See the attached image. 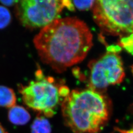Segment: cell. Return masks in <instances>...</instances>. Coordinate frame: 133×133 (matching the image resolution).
Returning <instances> with one entry per match:
<instances>
[{
	"mask_svg": "<svg viewBox=\"0 0 133 133\" xmlns=\"http://www.w3.org/2000/svg\"><path fill=\"white\" fill-rule=\"evenodd\" d=\"M33 41L42 61L62 72L84 60L93 45V36L83 21L66 17L42 29Z\"/></svg>",
	"mask_w": 133,
	"mask_h": 133,
	"instance_id": "obj_1",
	"label": "cell"
},
{
	"mask_svg": "<svg viewBox=\"0 0 133 133\" xmlns=\"http://www.w3.org/2000/svg\"><path fill=\"white\" fill-rule=\"evenodd\" d=\"M110 104L100 92L91 89L72 90L63 100L62 115L75 133H98L110 116Z\"/></svg>",
	"mask_w": 133,
	"mask_h": 133,
	"instance_id": "obj_2",
	"label": "cell"
},
{
	"mask_svg": "<svg viewBox=\"0 0 133 133\" xmlns=\"http://www.w3.org/2000/svg\"><path fill=\"white\" fill-rule=\"evenodd\" d=\"M93 16L103 33L122 38L133 34V0L95 1Z\"/></svg>",
	"mask_w": 133,
	"mask_h": 133,
	"instance_id": "obj_3",
	"label": "cell"
},
{
	"mask_svg": "<svg viewBox=\"0 0 133 133\" xmlns=\"http://www.w3.org/2000/svg\"><path fill=\"white\" fill-rule=\"evenodd\" d=\"M36 78L27 85L19 86V93L25 105L30 109L38 115L51 117L60 103L61 86L55 83L52 77L44 76L40 70L36 71Z\"/></svg>",
	"mask_w": 133,
	"mask_h": 133,
	"instance_id": "obj_4",
	"label": "cell"
},
{
	"mask_svg": "<svg viewBox=\"0 0 133 133\" xmlns=\"http://www.w3.org/2000/svg\"><path fill=\"white\" fill-rule=\"evenodd\" d=\"M64 8V1L23 0L15 5V12L25 27L43 29L59 19Z\"/></svg>",
	"mask_w": 133,
	"mask_h": 133,
	"instance_id": "obj_5",
	"label": "cell"
},
{
	"mask_svg": "<svg viewBox=\"0 0 133 133\" xmlns=\"http://www.w3.org/2000/svg\"><path fill=\"white\" fill-rule=\"evenodd\" d=\"M91 89L101 93L108 86L119 84L125 76L123 64L117 52L109 51L89 64Z\"/></svg>",
	"mask_w": 133,
	"mask_h": 133,
	"instance_id": "obj_6",
	"label": "cell"
},
{
	"mask_svg": "<svg viewBox=\"0 0 133 133\" xmlns=\"http://www.w3.org/2000/svg\"><path fill=\"white\" fill-rule=\"evenodd\" d=\"M8 119L11 123L17 126H23L28 123L31 119V115L24 107L15 105L9 109Z\"/></svg>",
	"mask_w": 133,
	"mask_h": 133,
	"instance_id": "obj_7",
	"label": "cell"
},
{
	"mask_svg": "<svg viewBox=\"0 0 133 133\" xmlns=\"http://www.w3.org/2000/svg\"><path fill=\"white\" fill-rule=\"evenodd\" d=\"M16 96L14 91L5 86L0 85V107L10 109L16 105Z\"/></svg>",
	"mask_w": 133,
	"mask_h": 133,
	"instance_id": "obj_8",
	"label": "cell"
},
{
	"mask_svg": "<svg viewBox=\"0 0 133 133\" xmlns=\"http://www.w3.org/2000/svg\"><path fill=\"white\" fill-rule=\"evenodd\" d=\"M51 126L44 116L38 115L31 127V133H51Z\"/></svg>",
	"mask_w": 133,
	"mask_h": 133,
	"instance_id": "obj_9",
	"label": "cell"
},
{
	"mask_svg": "<svg viewBox=\"0 0 133 133\" xmlns=\"http://www.w3.org/2000/svg\"><path fill=\"white\" fill-rule=\"evenodd\" d=\"M11 15L6 7L0 5V29L6 28L10 23Z\"/></svg>",
	"mask_w": 133,
	"mask_h": 133,
	"instance_id": "obj_10",
	"label": "cell"
},
{
	"mask_svg": "<svg viewBox=\"0 0 133 133\" xmlns=\"http://www.w3.org/2000/svg\"><path fill=\"white\" fill-rule=\"evenodd\" d=\"M120 45L133 55V34L121 38Z\"/></svg>",
	"mask_w": 133,
	"mask_h": 133,
	"instance_id": "obj_11",
	"label": "cell"
},
{
	"mask_svg": "<svg viewBox=\"0 0 133 133\" xmlns=\"http://www.w3.org/2000/svg\"><path fill=\"white\" fill-rule=\"evenodd\" d=\"M72 2L74 6L77 9L85 10L93 6L95 1H74Z\"/></svg>",
	"mask_w": 133,
	"mask_h": 133,
	"instance_id": "obj_12",
	"label": "cell"
},
{
	"mask_svg": "<svg viewBox=\"0 0 133 133\" xmlns=\"http://www.w3.org/2000/svg\"><path fill=\"white\" fill-rule=\"evenodd\" d=\"M18 1H14V0H8V1H1L0 3H1L3 5L7 6H10L13 5H15Z\"/></svg>",
	"mask_w": 133,
	"mask_h": 133,
	"instance_id": "obj_13",
	"label": "cell"
},
{
	"mask_svg": "<svg viewBox=\"0 0 133 133\" xmlns=\"http://www.w3.org/2000/svg\"><path fill=\"white\" fill-rule=\"evenodd\" d=\"M0 133H8L7 130L1 123H0Z\"/></svg>",
	"mask_w": 133,
	"mask_h": 133,
	"instance_id": "obj_14",
	"label": "cell"
},
{
	"mask_svg": "<svg viewBox=\"0 0 133 133\" xmlns=\"http://www.w3.org/2000/svg\"><path fill=\"white\" fill-rule=\"evenodd\" d=\"M121 133H133V128L128 130H126V131H120Z\"/></svg>",
	"mask_w": 133,
	"mask_h": 133,
	"instance_id": "obj_15",
	"label": "cell"
}]
</instances>
